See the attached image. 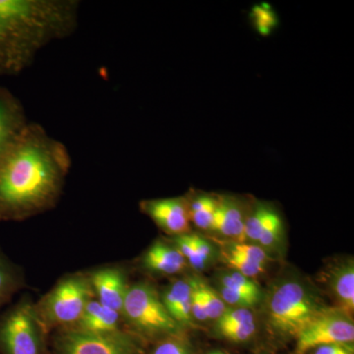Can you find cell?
I'll return each mask as SVG.
<instances>
[{
    "mask_svg": "<svg viewBox=\"0 0 354 354\" xmlns=\"http://www.w3.org/2000/svg\"><path fill=\"white\" fill-rule=\"evenodd\" d=\"M354 339L353 320L344 311L328 309L297 337V353L305 354L328 344H349Z\"/></svg>",
    "mask_w": 354,
    "mask_h": 354,
    "instance_id": "8",
    "label": "cell"
},
{
    "mask_svg": "<svg viewBox=\"0 0 354 354\" xmlns=\"http://www.w3.org/2000/svg\"><path fill=\"white\" fill-rule=\"evenodd\" d=\"M197 283L203 300H204L205 306H206L209 319L218 320L227 310L225 302L221 299L220 295L216 293V290H214L211 286L205 283L201 279H197Z\"/></svg>",
    "mask_w": 354,
    "mask_h": 354,
    "instance_id": "22",
    "label": "cell"
},
{
    "mask_svg": "<svg viewBox=\"0 0 354 354\" xmlns=\"http://www.w3.org/2000/svg\"><path fill=\"white\" fill-rule=\"evenodd\" d=\"M208 354H227V353H223V351H212V353H209Z\"/></svg>",
    "mask_w": 354,
    "mask_h": 354,
    "instance_id": "32",
    "label": "cell"
},
{
    "mask_svg": "<svg viewBox=\"0 0 354 354\" xmlns=\"http://www.w3.org/2000/svg\"><path fill=\"white\" fill-rule=\"evenodd\" d=\"M314 354H353L348 344H328L315 348Z\"/></svg>",
    "mask_w": 354,
    "mask_h": 354,
    "instance_id": "31",
    "label": "cell"
},
{
    "mask_svg": "<svg viewBox=\"0 0 354 354\" xmlns=\"http://www.w3.org/2000/svg\"><path fill=\"white\" fill-rule=\"evenodd\" d=\"M330 288L342 305L344 313H353L354 309V266L353 262L342 264L330 277Z\"/></svg>",
    "mask_w": 354,
    "mask_h": 354,
    "instance_id": "15",
    "label": "cell"
},
{
    "mask_svg": "<svg viewBox=\"0 0 354 354\" xmlns=\"http://www.w3.org/2000/svg\"><path fill=\"white\" fill-rule=\"evenodd\" d=\"M220 297L225 304L234 305V306L241 307V308H249V307H252L259 302V300L256 299V298L248 297V295H243V293L237 292V291L230 290V288L221 286Z\"/></svg>",
    "mask_w": 354,
    "mask_h": 354,
    "instance_id": "27",
    "label": "cell"
},
{
    "mask_svg": "<svg viewBox=\"0 0 354 354\" xmlns=\"http://www.w3.org/2000/svg\"><path fill=\"white\" fill-rule=\"evenodd\" d=\"M93 295L90 279L76 274L62 279L36 308L44 328L75 325Z\"/></svg>",
    "mask_w": 354,
    "mask_h": 354,
    "instance_id": "4",
    "label": "cell"
},
{
    "mask_svg": "<svg viewBox=\"0 0 354 354\" xmlns=\"http://www.w3.org/2000/svg\"><path fill=\"white\" fill-rule=\"evenodd\" d=\"M140 207L167 234L178 236L189 232L190 220L185 197L145 200Z\"/></svg>",
    "mask_w": 354,
    "mask_h": 354,
    "instance_id": "9",
    "label": "cell"
},
{
    "mask_svg": "<svg viewBox=\"0 0 354 354\" xmlns=\"http://www.w3.org/2000/svg\"><path fill=\"white\" fill-rule=\"evenodd\" d=\"M121 314L139 332L149 335L176 334L178 323L167 312L153 286L137 283L128 288Z\"/></svg>",
    "mask_w": 354,
    "mask_h": 354,
    "instance_id": "5",
    "label": "cell"
},
{
    "mask_svg": "<svg viewBox=\"0 0 354 354\" xmlns=\"http://www.w3.org/2000/svg\"><path fill=\"white\" fill-rule=\"evenodd\" d=\"M327 310L301 283L286 281L272 292L268 305V315L270 324L277 332L297 337Z\"/></svg>",
    "mask_w": 354,
    "mask_h": 354,
    "instance_id": "3",
    "label": "cell"
},
{
    "mask_svg": "<svg viewBox=\"0 0 354 354\" xmlns=\"http://www.w3.org/2000/svg\"><path fill=\"white\" fill-rule=\"evenodd\" d=\"M152 354H190L187 346L183 342L179 339H165L153 349Z\"/></svg>",
    "mask_w": 354,
    "mask_h": 354,
    "instance_id": "29",
    "label": "cell"
},
{
    "mask_svg": "<svg viewBox=\"0 0 354 354\" xmlns=\"http://www.w3.org/2000/svg\"><path fill=\"white\" fill-rule=\"evenodd\" d=\"M192 241L200 257L205 262L208 263L209 260L211 259L212 255H213V248H212V246L204 239L200 237L199 235L192 234Z\"/></svg>",
    "mask_w": 354,
    "mask_h": 354,
    "instance_id": "30",
    "label": "cell"
},
{
    "mask_svg": "<svg viewBox=\"0 0 354 354\" xmlns=\"http://www.w3.org/2000/svg\"><path fill=\"white\" fill-rule=\"evenodd\" d=\"M218 208L214 218L212 230L220 232L230 239H243L244 223L246 216L242 203L232 196H218Z\"/></svg>",
    "mask_w": 354,
    "mask_h": 354,
    "instance_id": "12",
    "label": "cell"
},
{
    "mask_svg": "<svg viewBox=\"0 0 354 354\" xmlns=\"http://www.w3.org/2000/svg\"><path fill=\"white\" fill-rule=\"evenodd\" d=\"M143 265L158 274H174L186 267V260L178 249L156 242L144 255Z\"/></svg>",
    "mask_w": 354,
    "mask_h": 354,
    "instance_id": "14",
    "label": "cell"
},
{
    "mask_svg": "<svg viewBox=\"0 0 354 354\" xmlns=\"http://www.w3.org/2000/svg\"><path fill=\"white\" fill-rule=\"evenodd\" d=\"M120 314L104 306L97 300L92 299L84 310L82 316L75 324V330L94 334L118 332Z\"/></svg>",
    "mask_w": 354,
    "mask_h": 354,
    "instance_id": "13",
    "label": "cell"
},
{
    "mask_svg": "<svg viewBox=\"0 0 354 354\" xmlns=\"http://www.w3.org/2000/svg\"><path fill=\"white\" fill-rule=\"evenodd\" d=\"M176 241L179 252L183 254L185 260L196 270H203L207 266V262L200 257L194 243L192 241V234H181L176 237Z\"/></svg>",
    "mask_w": 354,
    "mask_h": 354,
    "instance_id": "23",
    "label": "cell"
},
{
    "mask_svg": "<svg viewBox=\"0 0 354 354\" xmlns=\"http://www.w3.org/2000/svg\"><path fill=\"white\" fill-rule=\"evenodd\" d=\"M191 286V312L192 317H194L197 321L209 320L208 314H207L206 306H205L204 300L200 292L199 286H198L197 279L191 278L188 279Z\"/></svg>",
    "mask_w": 354,
    "mask_h": 354,
    "instance_id": "26",
    "label": "cell"
},
{
    "mask_svg": "<svg viewBox=\"0 0 354 354\" xmlns=\"http://www.w3.org/2000/svg\"><path fill=\"white\" fill-rule=\"evenodd\" d=\"M71 158L66 146L30 123L0 158V221H18L57 203Z\"/></svg>",
    "mask_w": 354,
    "mask_h": 354,
    "instance_id": "1",
    "label": "cell"
},
{
    "mask_svg": "<svg viewBox=\"0 0 354 354\" xmlns=\"http://www.w3.org/2000/svg\"><path fill=\"white\" fill-rule=\"evenodd\" d=\"M187 200L188 215L197 227L212 230L214 218L218 208V196L200 193L186 198Z\"/></svg>",
    "mask_w": 354,
    "mask_h": 354,
    "instance_id": "16",
    "label": "cell"
},
{
    "mask_svg": "<svg viewBox=\"0 0 354 354\" xmlns=\"http://www.w3.org/2000/svg\"><path fill=\"white\" fill-rule=\"evenodd\" d=\"M59 354H137L138 344L125 333L94 334L75 329L68 330L58 337Z\"/></svg>",
    "mask_w": 354,
    "mask_h": 354,
    "instance_id": "7",
    "label": "cell"
},
{
    "mask_svg": "<svg viewBox=\"0 0 354 354\" xmlns=\"http://www.w3.org/2000/svg\"><path fill=\"white\" fill-rule=\"evenodd\" d=\"M221 286L230 288L239 293L248 295L256 299L260 300V288L252 281V279L247 278L244 274L236 271H232L223 274L220 279Z\"/></svg>",
    "mask_w": 354,
    "mask_h": 354,
    "instance_id": "19",
    "label": "cell"
},
{
    "mask_svg": "<svg viewBox=\"0 0 354 354\" xmlns=\"http://www.w3.org/2000/svg\"><path fill=\"white\" fill-rule=\"evenodd\" d=\"M228 248L232 249L235 252L241 253L248 259L255 261V262L260 263L262 265L266 266L268 261H269V256L261 246L239 242V243L232 244V245L228 246Z\"/></svg>",
    "mask_w": 354,
    "mask_h": 354,
    "instance_id": "28",
    "label": "cell"
},
{
    "mask_svg": "<svg viewBox=\"0 0 354 354\" xmlns=\"http://www.w3.org/2000/svg\"><path fill=\"white\" fill-rule=\"evenodd\" d=\"M97 301L121 314L128 290L124 274L120 269L97 270L90 278Z\"/></svg>",
    "mask_w": 354,
    "mask_h": 354,
    "instance_id": "11",
    "label": "cell"
},
{
    "mask_svg": "<svg viewBox=\"0 0 354 354\" xmlns=\"http://www.w3.org/2000/svg\"><path fill=\"white\" fill-rule=\"evenodd\" d=\"M218 335L228 341L234 342H247L253 337L256 332V324L254 322L239 324L230 327L221 328L216 330Z\"/></svg>",
    "mask_w": 354,
    "mask_h": 354,
    "instance_id": "25",
    "label": "cell"
},
{
    "mask_svg": "<svg viewBox=\"0 0 354 354\" xmlns=\"http://www.w3.org/2000/svg\"><path fill=\"white\" fill-rule=\"evenodd\" d=\"M75 0H0V77L17 75L46 44L73 34Z\"/></svg>",
    "mask_w": 354,
    "mask_h": 354,
    "instance_id": "2",
    "label": "cell"
},
{
    "mask_svg": "<svg viewBox=\"0 0 354 354\" xmlns=\"http://www.w3.org/2000/svg\"><path fill=\"white\" fill-rule=\"evenodd\" d=\"M43 330L36 307L16 304L0 317V353L41 354Z\"/></svg>",
    "mask_w": 354,
    "mask_h": 354,
    "instance_id": "6",
    "label": "cell"
},
{
    "mask_svg": "<svg viewBox=\"0 0 354 354\" xmlns=\"http://www.w3.org/2000/svg\"><path fill=\"white\" fill-rule=\"evenodd\" d=\"M20 286L18 270L0 251V308L11 299Z\"/></svg>",
    "mask_w": 354,
    "mask_h": 354,
    "instance_id": "17",
    "label": "cell"
},
{
    "mask_svg": "<svg viewBox=\"0 0 354 354\" xmlns=\"http://www.w3.org/2000/svg\"><path fill=\"white\" fill-rule=\"evenodd\" d=\"M255 319L252 312L248 308H227L225 313L216 320V330L221 328L230 327V326L239 325V324L254 322Z\"/></svg>",
    "mask_w": 354,
    "mask_h": 354,
    "instance_id": "24",
    "label": "cell"
},
{
    "mask_svg": "<svg viewBox=\"0 0 354 354\" xmlns=\"http://www.w3.org/2000/svg\"><path fill=\"white\" fill-rule=\"evenodd\" d=\"M281 234H283V221L278 211L271 206L258 242L262 247L274 246L278 242Z\"/></svg>",
    "mask_w": 354,
    "mask_h": 354,
    "instance_id": "21",
    "label": "cell"
},
{
    "mask_svg": "<svg viewBox=\"0 0 354 354\" xmlns=\"http://www.w3.org/2000/svg\"><path fill=\"white\" fill-rule=\"evenodd\" d=\"M223 257L225 258L227 264L234 269V271L241 272L247 278H256L265 272V265L248 259L245 256L235 252L232 249L227 248Z\"/></svg>",
    "mask_w": 354,
    "mask_h": 354,
    "instance_id": "20",
    "label": "cell"
},
{
    "mask_svg": "<svg viewBox=\"0 0 354 354\" xmlns=\"http://www.w3.org/2000/svg\"><path fill=\"white\" fill-rule=\"evenodd\" d=\"M250 17L256 31L262 36H269L278 27V16L269 4L261 3L254 6Z\"/></svg>",
    "mask_w": 354,
    "mask_h": 354,
    "instance_id": "18",
    "label": "cell"
},
{
    "mask_svg": "<svg viewBox=\"0 0 354 354\" xmlns=\"http://www.w3.org/2000/svg\"><path fill=\"white\" fill-rule=\"evenodd\" d=\"M29 124L19 100L8 90L0 87V158Z\"/></svg>",
    "mask_w": 354,
    "mask_h": 354,
    "instance_id": "10",
    "label": "cell"
}]
</instances>
